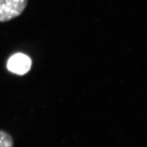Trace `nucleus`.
<instances>
[{"mask_svg": "<svg viewBox=\"0 0 147 147\" xmlns=\"http://www.w3.org/2000/svg\"><path fill=\"white\" fill-rule=\"evenodd\" d=\"M28 0H0V22L14 19L23 13Z\"/></svg>", "mask_w": 147, "mask_h": 147, "instance_id": "nucleus-1", "label": "nucleus"}, {"mask_svg": "<svg viewBox=\"0 0 147 147\" xmlns=\"http://www.w3.org/2000/svg\"><path fill=\"white\" fill-rule=\"evenodd\" d=\"M32 59L23 53H16L9 58L7 68L11 72L18 75H24L30 70Z\"/></svg>", "mask_w": 147, "mask_h": 147, "instance_id": "nucleus-2", "label": "nucleus"}, {"mask_svg": "<svg viewBox=\"0 0 147 147\" xmlns=\"http://www.w3.org/2000/svg\"><path fill=\"white\" fill-rule=\"evenodd\" d=\"M12 137L7 132L0 130V147H13Z\"/></svg>", "mask_w": 147, "mask_h": 147, "instance_id": "nucleus-3", "label": "nucleus"}]
</instances>
